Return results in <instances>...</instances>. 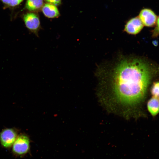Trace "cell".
Returning <instances> with one entry per match:
<instances>
[{"mask_svg":"<svg viewBox=\"0 0 159 159\" xmlns=\"http://www.w3.org/2000/svg\"><path fill=\"white\" fill-rule=\"evenodd\" d=\"M12 146V151L15 154L19 155H25L29 150V139L25 135H20L17 137Z\"/></svg>","mask_w":159,"mask_h":159,"instance_id":"7a4b0ae2","label":"cell"},{"mask_svg":"<svg viewBox=\"0 0 159 159\" xmlns=\"http://www.w3.org/2000/svg\"><path fill=\"white\" fill-rule=\"evenodd\" d=\"M42 10L44 15L49 18H56L60 15L56 6L50 3H46L43 5Z\"/></svg>","mask_w":159,"mask_h":159,"instance_id":"52a82bcc","label":"cell"},{"mask_svg":"<svg viewBox=\"0 0 159 159\" xmlns=\"http://www.w3.org/2000/svg\"><path fill=\"white\" fill-rule=\"evenodd\" d=\"M43 4V0H27L25 7L30 11H35L41 9Z\"/></svg>","mask_w":159,"mask_h":159,"instance_id":"9c48e42d","label":"cell"},{"mask_svg":"<svg viewBox=\"0 0 159 159\" xmlns=\"http://www.w3.org/2000/svg\"><path fill=\"white\" fill-rule=\"evenodd\" d=\"M159 73V67L139 58L123 59L112 74L111 87L120 103L134 105L144 99L153 77Z\"/></svg>","mask_w":159,"mask_h":159,"instance_id":"6da1fadb","label":"cell"},{"mask_svg":"<svg viewBox=\"0 0 159 159\" xmlns=\"http://www.w3.org/2000/svg\"><path fill=\"white\" fill-rule=\"evenodd\" d=\"M151 93L154 97H159V82L153 84L151 88Z\"/></svg>","mask_w":159,"mask_h":159,"instance_id":"30bf717a","label":"cell"},{"mask_svg":"<svg viewBox=\"0 0 159 159\" xmlns=\"http://www.w3.org/2000/svg\"><path fill=\"white\" fill-rule=\"evenodd\" d=\"M148 110L153 116L156 115L159 112V100L154 97L150 99L147 103Z\"/></svg>","mask_w":159,"mask_h":159,"instance_id":"ba28073f","label":"cell"},{"mask_svg":"<svg viewBox=\"0 0 159 159\" xmlns=\"http://www.w3.org/2000/svg\"><path fill=\"white\" fill-rule=\"evenodd\" d=\"M144 25L138 16L130 19L126 22L124 31L131 34L135 35L140 32Z\"/></svg>","mask_w":159,"mask_h":159,"instance_id":"8992f818","label":"cell"},{"mask_svg":"<svg viewBox=\"0 0 159 159\" xmlns=\"http://www.w3.org/2000/svg\"><path fill=\"white\" fill-rule=\"evenodd\" d=\"M23 19L26 27L38 37V33L41 29V25L38 15L32 12L28 13L24 15Z\"/></svg>","mask_w":159,"mask_h":159,"instance_id":"3957f363","label":"cell"},{"mask_svg":"<svg viewBox=\"0 0 159 159\" xmlns=\"http://www.w3.org/2000/svg\"><path fill=\"white\" fill-rule=\"evenodd\" d=\"M138 17L143 25L148 27L155 25L158 18L153 11L148 8L142 9L139 13Z\"/></svg>","mask_w":159,"mask_h":159,"instance_id":"5b68a950","label":"cell"},{"mask_svg":"<svg viewBox=\"0 0 159 159\" xmlns=\"http://www.w3.org/2000/svg\"><path fill=\"white\" fill-rule=\"evenodd\" d=\"M17 138L16 132L12 128L4 130L0 133V141L2 145L5 148L10 147Z\"/></svg>","mask_w":159,"mask_h":159,"instance_id":"277c9868","label":"cell"},{"mask_svg":"<svg viewBox=\"0 0 159 159\" xmlns=\"http://www.w3.org/2000/svg\"><path fill=\"white\" fill-rule=\"evenodd\" d=\"M6 4L14 6L19 4L23 0H1Z\"/></svg>","mask_w":159,"mask_h":159,"instance_id":"8fae6325","label":"cell"},{"mask_svg":"<svg viewBox=\"0 0 159 159\" xmlns=\"http://www.w3.org/2000/svg\"><path fill=\"white\" fill-rule=\"evenodd\" d=\"M153 36L156 37L159 35V16L157 18L156 26L153 31Z\"/></svg>","mask_w":159,"mask_h":159,"instance_id":"7c38bea8","label":"cell"},{"mask_svg":"<svg viewBox=\"0 0 159 159\" xmlns=\"http://www.w3.org/2000/svg\"><path fill=\"white\" fill-rule=\"evenodd\" d=\"M62 0H45L48 2L56 6H58L61 4Z\"/></svg>","mask_w":159,"mask_h":159,"instance_id":"4fadbf2b","label":"cell"}]
</instances>
